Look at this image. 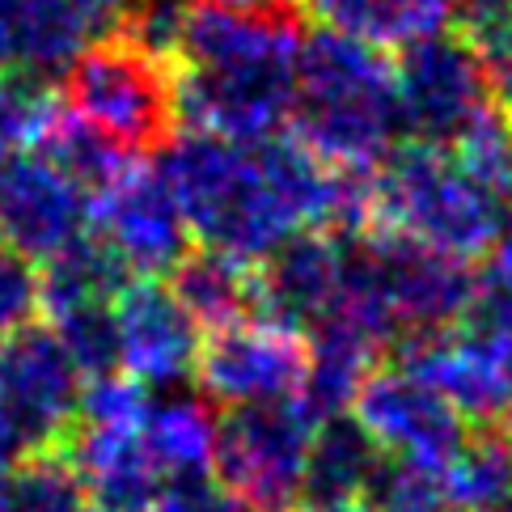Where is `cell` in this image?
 <instances>
[{
  "mask_svg": "<svg viewBox=\"0 0 512 512\" xmlns=\"http://www.w3.org/2000/svg\"><path fill=\"white\" fill-rule=\"evenodd\" d=\"M39 309H43L39 271H34L26 254H17L13 246L0 242V339L30 326Z\"/></svg>",
  "mask_w": 512,
  "mask_h": 512,
  "instance_id": "83f0119b",
  "label": "cell"
},
{
  "mask_svg": "<svg viewBox=\"0 0 512 512\" xmlns=\"http://www.w3.org/2000/svg\"><path fill=\"white\" fill-rule=\"evenodd\" d=\"M309 373V339L284 322L250 318L212 331L199 347L195 381L221 407H263L297 398Z\"/></svg>",
  "mask_w": 512,
  "mask_h": 512,
  "instance_id": "8fae6325",
  "label": "cell"
},
{
  "mask_svg": "<svg viewBox=\"0 0 512 512\" xmlns=\"http://www.w3.org/2000/svg\"><path fill=\"white\" fill-rule=\"evenodd\" d=\"M318 419L301 398L237 407L216 428V487L246 512H292L305 496V466Z\"/></svg>",
  "mask_w": 512,
  "mask_h": 512,
  "instance_id": "5b68a950",
  "label": "cell"
},
{
  "mask_svg": "<svg viewBox=\"0 0 512 512\" xmlns=\"http://www.w3.org/2000/svg\"><path fill=\"white\" fill-rule=\"evenodd\" d=\"M89 491L72 466L68 449L34 453L9 462V500L5 512H85Z\"/></svg>",
  "mask_w": 512,
  "mask_h": 512,
  "instance_id": "cb8c5ba5",
  "label": "cell"
},
{
  "mask_svg": "<svg viewBox=\"0 0 512 512\" xmlns=\"http://www.w3.org/2000/svg\"><path fill=\"white\" fill-rule=\"evenodd\" d=\"M288 127L331 170L377 174L402 136L394 64L339 30H305Z\"/></svg>",
  "mask_w": 512,
  "mask_h": 512,
  "instance_id": "6da1fadb",
  "label": "cell"
},
{
  "mask_svg": "<svg viewBox=\"0 0 512 512\" xmlns=\"http://www.w3.org/2000/svg\"><path fill=\"white\" fill-rule=\"evenodd\" d=\"M5 500H9V462L0 457V512H5Z\"/></svg>",
  "mask_w": 512,
  "mask_h": 512,
  "instance_id": "e575fe53",
  "label": "cell"
},
{
  "mask_svg": "<svg viewBox=\"0 0 512 512\" xmlns=\"http://www.w3.org/2000/svg\"><path fill=\"white\" fill-rule=\"evenodd\" d=\"M89 233V191L43 153L22 149L0 161V242L26 259H56Z\"/></svg>",
  "mask_w": 512,
  "mask_h": 512,
  "instance_id": "5bb4252c",
  "label": "cell"
},
{
  "mask_svg": "<svg viewBox=\"0 0 512 512\" xmlns=\"http://www.w3.org/2000/svg\"><path fill=\"white\" fill-rule=\"evenodd\" d=\"M216 419L208 398H170L144 415V449L161 479V491L182 483H208L216 457Z\"/></svg>",
  "mask_w": 512,
  "mask_h": 512,
  "instance_id": "ac0fdd59",
  "label": "cell"
},
{
  "mask_svg": "<svg viewBox=\"0 0 512 512\" xmlns=\"http://www.w3.org/2000/svg\"><path fill=\"white\" fill-rule=\"evenodd\" d=\"M381 470H386V453L352 415L322 419L309 445L305 500H369Z\"/></svg>",
  "mask_w": 512,
  "mask_h": 512,
  "instance_id": "ffe728a7",
  "label": "cell"
},
{
  "mask_svg": "<svg viewBox=\"0 0 512 512\" xmlns=\"http://www.w3.org/2000/svg\"><path fill=\"white\" fill-rule=\"evenodd\" d=\"M89 229L127 267V276L153 280L174 271L191 250V229L161 170L127 166L89 195Z\"/></svg>",
  "mask_w": 512,
  "mask_h": 512,
  "instance_id": "7c38bea8",
  "label": "cell"
},
{
  "mask_svg": "<svg viewBox=\"0 0 512 512\" xmlns=\"http://www.w3.org/2000/svg\"><path fill=\"white\" fill-rule=\"evenodd\" d=\"M81 369L51 326H22L0 339V457L22 462L64 449L81 415Z\"/></svg>",
  "mask_w": 512,
  "mask_h": 512,
  "instance_id": "8992f818",
  "label": "cell"
},
{
  "mask_svg": "<svg viewBox=\"0 0 512 512\" xmlns=\"http://www.w3.org/2000/svg\"><path fill=\"white\" fill-rule=\"evenodd\" d=\"M453 512H508L512 508V449L504 428H470V441L445 470Z\"/></svg>",
  "mask_w": 512,
  "mask_h": 512,
  "instance_id": "603a6c76",
  "label": "cell"
},
{
  "mask_svg": "<svg viewBox=\"0 0 512 512\" xmlns=\"http://www.w3.org/2000/svg\"><path fill=\"white\" fill-rule=\"evenodd\" d=\"M483 51V64H487V81H491V98H496L500 111L512 115V22L500 26L491 39L474 43Z\"/></svg>",
  "mask_w": 512,
  "mask_h": 512,
  "instance_id": "4dcf8cb0",
  "label": "cell"
},
{
  "mask_svg": "<svg viewBox=\"0 0 512 512\" xmlns=\"http://www.w3.org/2000/svg\"><path fill=\"white\" fill-rule=\"evenodd\" d=\"M161 178L170 182L199 242L242 263H263L301 229L271 182L259 144H233L204 132L174 136L161 149Z\"/></svg>",
  "mask_w": 512,
  "mask_h": 512,
  "instance_id": "7a4b0ae2",
  "label": "cell"
},
{
  "mask_svg": "<svg viewBox=\"0 0 512 512\" xmlns=\"http://www.w3.org/2000/svg\"><path fill=\"white\" fill-rule=\"evenodd\" d=\"M369 500L377 504V512H453L445 491V470L394 462V457H386V470L377 474Z\"/></svg>",
  "mask_w": 512,
  "mask_h": 512,
  "instance_id": "4316f807",
  "label": "cell"
},
{
  "mask_svg": "<svg viewBox=\"0 0 512 512\" xmlns=\"http://www.w3.org/2000/svg\"><path fill=\"white\" fill-rule=\"evenodd\" d=\"M170 292L191 314L195 326L225 331V326L259 318V267L233 259L225 250H187L182 263L170 271Z\"/></svg>",
  "mask_w": 512,
  "mask_h": 512,
  "instance_id": "e0dca14e",
  "label": "cell"
},
{
  "mask_svg": "<svg viewBox=\"0 0 512 512\" xmlns=\"http://www.w3.org/2000/svg\"><path fill=\"white\" fill-rule=\"evenodd\" d=\"M352 267V237L305 229L259 263V297L271 322L314 331L335 314Z\"/></svg>",
  "mask_w": 512,
  "mask_h": 512,
  "instance_id": "2e32d148",
  "label": "cell"
},
{
  "mask_svg": "<svg viewBox=\"0 0 512 512\" xmlns=\"http://www.w3.org/2000/svg\"><path fill=\"white\" fill-rule=\"evenodd\" d=\"M292 512H377L373 500H305Z\"/></svg>",
  "mask_w": 512,
  "mask_h": 512,
  "instance_id": "1f68e13d",
  "label": "cell"
},
{
  "mask_svg": "<svg viewBox=\"0 0 512 512\" xmlns=\"http://www.w3.org/2000/svg\"><path fill=\"white\" fill-rule=\"evenodd\" d=\"M373 229L415 237L462 263L487 259L500 246L508 212L441 149H394L373 178ZM369 229V233H373Z\"/></svg>",
  "mask_w": 512,
  "mask_h": 512,
  "instance_id": "3957f363",
  "label": "cell"
},
{
  "mask_svg": "<svg viewBox=\"0 0 512 512\" xmlns=\"http://www.w3.org/2000/svg\"><path fill=\"white\" fill-rule=\"evenodd\" d=\"M47 102L51 98L43 94V85H30V81H17L0 72V161L34 144Z\"/></svg>",
  "mask_w": 512,
  "mask_h": 512,
  "instance_id": "f1b7e54d",
  "label": "cell"
},
{
  "mask_svg": "<svg viewBox=\"0 0 512 512\" xmlns=\"http://www.w3.org/2000/svg\"><path fill=\"white\" fill-rule=\"evenodd\" d=\"M394 89L402 136L424 149H453L457 136L496 106L483 51L462 30H445L398 51Z\"/></svg>",
  "mask_w": 512,
  "mask_h": 512,
  "instance_id": "52a82bcc",
  "label": "cell"
},
{
  "mask_svg": "<svg viewBox=\"0 0 512 512\" xmlns=\"http://www.w3.org/2000/svg\"><path fill=\"white\" fill-rule=\"evenodd\" d=\"M149 512H246V508L212 483H182L161 491Z\"/></svg>",
  "mask_w": 512,
  "mask_h": 512,
  "instance_id": "f546056e",
  "label": "cell"
},
{
  "mask_svg": "<svg viewBox=\"0 0 512 512\" xmlns=\"http://www.w3.org/2000/svg\"><path fill=\"white\" fill-rule=\"evenodd\" d=\"M30 149L43 153L51 166H60L72 182H81L89 195L102 191L115 174H123L127 166H132L119 144H111L94 123H85L77 111H68V106H60V102H47Z\"/></svg>",
  "mask_w": 512,
  "mask_h": 512,
  "instance_id": "44dd1931",
  "label": "cell"
},
{
  "mask_svg": "<svg viewBox=\"0 0 512 512\" xmlns=\"http://www.w3.org/2000/svg\"><path fill=\"white\" fill-rule=\"evenodd\" d=\"M352 419L373 436V445L394 462L449 470L470 441V424L457 407L407 369H377L352 402Z\"/></svg>",
  "mask_w": 512,
  "mask_h": 512,
  "instance_id": "4fadbf2b",
  "label": "cell"
},
{
  "mask_svg": "<svg viewBox=\"0 0 512 512\" xmlns=\"http://www.w3.org/2000/svg\"><path fill=\"white\" fill-rule=\"evenodd\" d=\"M360 242L369 250L373 276L398 326V339L445 335L466 322L474 292H479V271H470V263L390 229H373Z\"/></svg>",
  "mask_w": 512,
  "mask_h": 512,
  "instance_id": "9c48e42d",
  "label": "cell"
},
{
  "mask_svg": "<svg viewBox=\"0 0 512 512\" xmlns=\"http://www.w3.org/2000/svg\"><path fill=\"white\" fill-rule=\"evenodd\" d=\"M305 39L301 9H242L187 0L174 64L208 77H292Z\"/></svg>",
  "mask_w": 512,
  "mask_h": 512,
  "instance_id": "ba28073f",
  "label": "cell"
},
{
  "mask_svg": "<svg viewBox=\"0 0 512 512\" xmlns=\"http://www.w3.org/2000/svg\"><path fill=\"white\" fill-rule=\"evenodd\" d=\"M508 512H512V508H508Z\"/></svg>",
  "mask_w": 512,
  "mask_h": 512,
  "instance_id": "8d00e7d4",
  "label": "cell"
},
{
  "mask_svg": "<svg viewBox=\"0 0 512 512\" xmlns=\"http://www.w3.org/2000/svg\"><path fill=\"white\" fill-rule=\"evenodd\" d=\"M136 9L140 0H0V72L43 85L85 47L127 34Z\"/></svg>",
  "mask_w": 512,
  "mask_h": 512,
  "instance_id": "30bf717a",
  "label": "cell"
},
{
  "mask_svg": "<svg viewBox=\"0 0 512 512\" xmlns=\"http://www.w3.org/2000/svg\"><path fill=\"white\" fill-rule=\"evenodd\" d=\"M64 106L127 157L161 153L178 123V68L132 34L85 47L60 77Z\"/></svg>",
  "mask_w": 512,
  "mask_h": 512,
  "instance_id": "277c9868",
  "label": "cell"
},
{
  "mask_svg": "<svg viewBox=\"0 0 512 512\" xmlns=\"http://www.w3.org/2000/svg\"><path fill=\"white\" fill-rule=\"evenodd\" d=\"M453 161L512 216V115L491 106L453 144Z\"/></svg>",
  "mask_w": 512,
  "mask_h": 512,
  "instance_id": "d4e9b609",
  "label": "cell"
},
{
  "mask_svg": "<svg viewBox=\"0 0 512 512\" xmlns=\"http://www.w3.org/2000/svg\"><path fill=\"white\" fill-rule=\"evenodd\" d=\"M504 432H508V449H512V419H508V424H504Z\"/></svg>",
  "mask_w": 512,
  "mask_h": 512,
  "instance_id": "d590c367",
  "label": "cell"
},
{
  "mask_svg": "<svg viewBox=\"0 0 512 512\" xmlns=\"http://www.w3.org/2000/svg\"><path fill=\"white\" fill-rule=\"evenodd\" d=\"M119 373L149 386H182L199 364V326L157 280H127L115 297Z\"/></svg>",
  "mask_w": 512,
  "mask_h": 512,
  "instance_id": "9a60e30c",
  "label": "cell"
},
{
  "mask_svg": "<svg viewBox=\"0 0 512 512\" xmlns=\"http://www.w3.org/2000/svg\"><path fill=\"white\" fill-rule=\"evenodd\" d=\"M225 5H242V9H301V0H225Z\"/></svg>",
  "mask_w": 512,
  "mask_h": 512,
  "instance_id": "d6a6232c",
  "label": "cell"
},
{
  "mask_svg": "<svg viewBox=\"0 0 512 512\" xmlns=\"http://www.w3.org/2000/svg\"><path fill=\"white\" fill-rule=\"evenodd\" d=\"M68 360L81 369V377H111L119 373V331H115V301L111 305H77L51 314Z\"/></svg>",
  "mask_w": 512,
  "mask_h": 512,
  "instance_id": "484cf974",
  "label": "cell"
},
{
  "mask_svg": "<svg viewBox=\"0 0 512 512\" xmlns=\"http://www.w3.org/2000/svg\"><path fill=\"white\" fill-rule=\"evenodd\" d=\"M39 284H43L47 314L77 309V305H111L119 297V288L127 284V267L94 233H85L68 250H60L56 259L43 263Z\"/></svg>",
  "mask_w": 512,
  "mask_h": 512,
  "instance_id": "7402d4cb",
  "label": "cell"
},
{
  "mask_svg": "<svg viewBox=\"0 0 512 512\" xmlns=\"http://www.w3.org/2000/svg\"><path fill=\"white\" fill-rule=\"evenodd\" d=\"M85 512H149V508H132V504H106V500H94Z\"/></svg>",
  "mask_w": 512,
  "mask_h": 512,
  "instance_id": "836d02e7",
  "label": "cell"
},
{
  "mask_svg": "<svg viewBox=\"0 0 512 512\" xmlns=\"http://www.w3.org/2000/svg\"><path fill=\"white\" fill-rule=\"evenodd\" d=\"M457 5L462 0H309L326 30H339L377 51H402L419 39L445 34L457 26Z\"/></svg>",
  "mask_w": 512,
  "mask_h": 512,
  "instance_id": "d6986e66",
  "label": "cell"
}]
</instances>
